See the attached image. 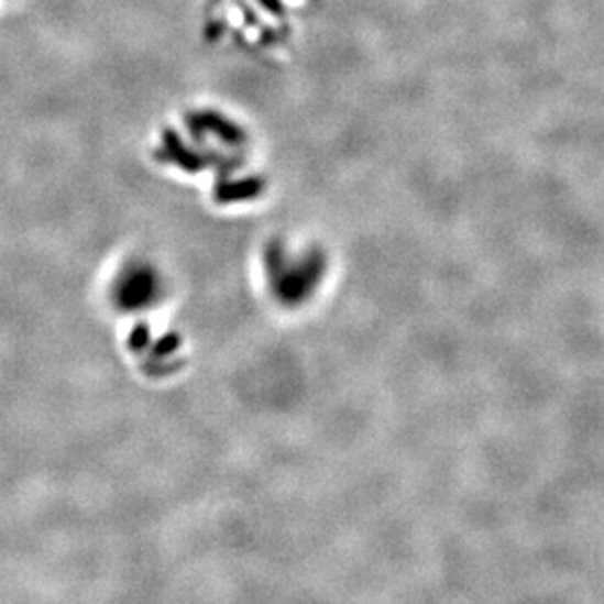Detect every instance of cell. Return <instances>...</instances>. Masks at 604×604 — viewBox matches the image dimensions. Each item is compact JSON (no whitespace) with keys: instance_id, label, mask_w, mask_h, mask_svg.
<instances>
[]
</instances>
